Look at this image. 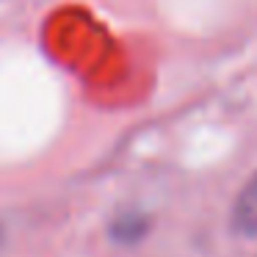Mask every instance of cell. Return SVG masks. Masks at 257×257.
Segmentation results:
<instances>
[{"label": "cell", "mask_w": 257, "mask_h": 257, "mask_svg": "<svg viewBox=\"0 0 257 257\" xmlns=\"http://www.w3.org/2000/svg\"><path fill=\"white\" fill-rule=\"evenodd\" d=\"M232 221L243 235H257V174L249 180L232 207Z\"/></svg>", "instance_id": "6da1fadb"}]
</instances>
